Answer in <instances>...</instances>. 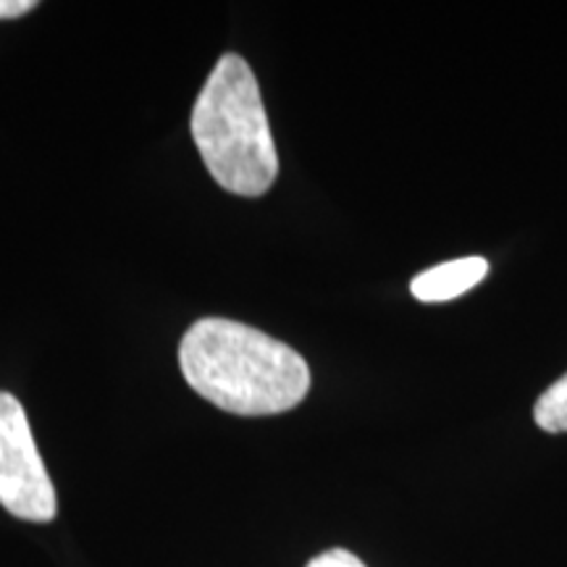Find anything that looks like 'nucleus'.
Instances as JSON below:
<instances>
[{
	"label": "nucleus",
	"instance_id": "obj_2",
	"mask_svg": "<svg viewBox=\"0 0 567 567\" xmlns=\"http://www.w3.org/2000/svg\"><path fill=\"white\" fill-rule=\"evenodd\" d=\"M200 158L226 193L260 197L279 176L274 134L258 80L245 59L226 53L210 71L193 109Z\"/></svg>",
	"mask_w": 567,
	"mask_h": 567
},
{
	"label": "nucleus",
	"instance_id": "obj_5",
	"mask_svg": "<svg viewBox=\"0 0 567 567\" xmlns=\"http://www.w3.org/2000/svg\"><path fill=\"white\" fill-rule=\"evenodd\" d=\"M534 421L547 434H567V373L538 396Z\"/></svg>",
	"mask_w": 567,
	"mask_h": 567
},
{
	"label": "nucleus",
	"instance_id": "obj_7",
	"mask_svg": "<svg viewBox=\"0 0 567 567\" xmlns=\"http://www.w3.org/2000/svg\"><path fill=\"white\" fill-rule=\"evenodd\" d=\"M34 6H38L34 0H0V21L24 17V13H30Z\"/></svg>",
	"mask_w": 567,
	"mask_h": 567
},
{
	"label": "nucleus",
	"instance_id": "obj_3",
	"mask_svg": "<svg viewBox=\"0 0 567 567\" xmlns=\"http://www.w3.org/2000/svg\"><path fill=\"white\" fill-rule=\"evenodd\" d=\"M0 505L30 523H51L59 513L55 486L34 444L30 421L9 392H0Z\"/></svg>",
	"mask_w": 567,
	"mask_h": 567
},
{
	"label": "nucleus",
	"instance_id": "obj_4",
	"mask_svg": "<svg viewBox=\"0 0 567 567\" xmlns=\"http://www.w3.org/2000/svg\"><path fill=\"white\" fill-rule=\"evenodd\" d=\"M488 274V264L484 258H457L439 264L429 271L417 274L413 284H410V292L415 300L421 302H446L455 300V297L471 292L478 281H484Z\"/></svg>",
	"mask_w": 567,
	"mask_h": 567
},
{
	"label": "nucleus",
	"instance_id": "obj_1",
	"mask_svg": "<svg viewBox=\"0 0 567 567\" xmlns=\"http://www.w3.org/2000/svg\"><path fill=\"white\" fill-rule=\"evenodd\" d=\"M179 365L184 381L203 400L231 415L287 413L310 389V368L300 352L229 318H203L189 326Z\"/></svg>",
	"mask_w": 567,
	"mask_h": 567
},
{
	"label": "nucleus",
	"instance_id": "obj_6",
	"mask_svg": "<svg viewBox=\"0 0 567 567\" xmlns=\"http://www.w3.org/2000/svg\"><path fill=\"white\" fill-rule=\"evenodd\" d=\"M308 567H365V563L347 549H329L310 559Z\"/></svg>",
	"mask_w": 567,
	"mask_h": 567
}]
</instances>
